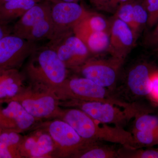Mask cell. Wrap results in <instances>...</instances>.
<instances>
[{
	"label": "cell",
	"mask_w": 158,
	"mask_h": 158,
	"mask_svg": "<svg viewBox=\"0 0 158 158\" xmlns=\"http://www.w3.org/2000/svg\"><path fill=\"white\" fill-rule=\"evenodd\" d=\"M55 151L52 139L42 128L24 136L19 146L22 158H54Z\"/></svg>",
	"instance_id": "5bb4252c"
},
{
	"label": "cell",
	"mask_w": 158,
	"mask_h": 158,
	"mask_svg": "<svg viewBox=\"0 0 158 158\" xmlns=\"http://www.w3.org/2000/svg\"><path fill=\"white\" fill-rule=\"evenodd\" d=\"M10 1H11V0H0V5H2V4H4V3Z\"/></svg>",
	"instance_id": "e575fe53"
},
{
	"label": "cell",
	"mask_w": 158,
	"mask_h": 158,
	"mask_svg": "<svg viewBox=\"0 0 158 158\" xmlns=\"http://www.w3.org/2000/svg\"><path fill=\"white\" fill-rule=\"evenodd\" d=\"M147 41L148 44L149 45H158V23L155 30L148 36Z\"/></svg>",
	"instance_id": "4dcf8cb0"
},
{
	"label": "cell",
	"mask_w": 158,
	"mask_h": 158,
	"mask_svg": "<svg viewBox=\"0 0 158 158\" xmlns=\"http://www.w3.org/2000/svg\"><path fill=\"white\" fill-rule=\"evenodd\" d=\"M123 62L113 57L108 59L89 58L75 70L84 77L112 91Z\"/></svg>",
	"instance_id": "ba28073f"
},
{
	"label": "cell",
	"mask_w": 158,
	"mask_h": 158,
	"mask_svg": "<svg viewBox=\"0 0 158 158\" xmlns=\"http://www.w3.org/2000/svg\"><path fill=\"white\" fill-rule=\"evenodd\" d=\"M5 108L0 109V128L22 133L35 126L39 119L29 114L18 102L9 101Z\"/></svg>",
	"instance_id": "4fadbf2b"
},
{
	"label": "cell",
	"mask_w": 158,
	"mask_h": 158,
	"mask_svg": "<svg viewBox=\"0 0 158 158\" xmlns=\"http://www.w3.org/2000/svg\"><path fill=\"white\" fill-rule=\"evenodd\" d=\"M119 158H158L157 149H138L123 146L119 149Z\"/></svg>",
	"instance_id": "603a6c76"
},
{
	"label": "cell",
	"mask_w": 158,
	"mask_h": 158,
	"mask_svg": "<svg viewBox=\"0 0 158 158\" xmlns=\"http://www.w3.org/2000/svg\"><path fill=\"white\" fill-rule=\"evenodd\" d=\"M9 101L18 102L29 114L40 120L57 118L61 109L59 98L53 92L31 85L13 97L1 101L0 103Z\"/></svg>",
	"instance_id": "8992f818"
},
{
	"label": "cell",
	"mask_w": 158,
	"mask_h": 158,
	"mask_svg": "<svg viewBox=\"0 0 158 158\" xmlns=\"http://www.w3.org/2000/svg\"><path fill=\"white\" fill-rule=\"evenodd\" d=\"M110 24L102 15L89 11L75 27L93 31H109ZM74 29V28H73Z\"/></svg>",
	"instance_id": "ffe728a7"
},
{
	"label": "cell",
	"mask_w": 158,
	"mask_h": 158,
	"mask_svg": "<svg viewBox=\"0 0 158 158\" xmlns=\"http://www.w3.org/2000/svg\"><path fill=\"white\" fill-rule=\"evenodd\" d=\"M60 106L79 109L97 121L123 128L138 113L145 112L139 108L121 107L108 102L72 99L61 101Z\"/></svg>",
	"instance_id": "5b68a950"
},
{
	"label": "cell",
	"mask_w": 158,
	"mask_h": 158,
	"mask_svg": "<svg viewBox=\"0 0 158 158\" xmlns=\"http://www.w3.org/2000/svg\"><path fill=\"white\" fill-rule=\"evenodd\" d=\"M37 47L12 33L6 35L0 40V69H19Z\"/></svg>",
	"instance_id": "9c48e42d"
},
{
	"label": "cell",
	"mask_w": 158,
	"mask_h": 158,
	"mask_svg": "<svg viewBox=\"0 0 158 158\" xmlns=\"http://www.w3.org/2000/svg\"><path fill=\"white\" fill-rule=\"evenodd\" d=\"M24 74L19 69H0V101L13 97L26 86Z\"/></svg>",
	"instance_id": "2e32d148"
},
{
	"label": "cell",
	"mask_w": 158,
	"mask_h": 158,
	"mask_svg": "<svg viewBox=\"0 0 158 158\" xmlns=\"http://www.w3.org/2000/svg\"><path fill=\"white\" fill-rule=\"evenodd\" d=\"M68 69L47 45L36 48L27 60L23 73L32 86L53 92L67 78Z\"/></svg>",
	"instance_id": "7a4b0ae2"
},
{
	"label": "cell",
	"mask_w": 158,
	"mask_h": 158,
	"mask_svg": "<svg viewBox=\"0 0 158 158\" xmlns=\"http://www.w3.org/2000/svg\"><path fill=\"white\" fill-rule=\"evenodd\" d=\"M48 43L68 69L76 70L90 56L88 49L73 31L62 34Z\"/></svg>",
	"instance_id": "30bf717a"
},
{
	"label": "cell",
	"mask_w": 158,
	"mask_h": 158,
	"mask_svg": "<svg viewBox=\"0 0 158 158\" xmlns=\"http://www.w3.org/2000/svg\"><path fill=\"white\" fill-rule=\"evenodd\" d=\"M95 141L86 146L77 154L74 158H119V149L112 146Z\"/></svg>",
	"instance_id": "d6986e66"
},
{
	"label": "cell",
	"mask_w": 158,
	"mask_h": 158,
	"mask_svg": "<svg viewBox=\"0 0 158 158\" xmlns=\"http://www.w3.org/2000/svg\"><path fill=\"white\" fill-rule=\"evenodd\" d=\"M143 5L148 13V25L152 27L158 23V0H144Z\"/></svg>",
	"instance_id": "4316f807"
},
{
	"label": "cell",
	"mask_w": 158,
	"mask_h": 158,
	"mask_svg": "<svg viewBox=\"0 0 158 158\" xmlns=\"http://www.w3.org/2000/svg\"><path fill=\"white\" fill-rule=\"evenodd\" d=\"M134 2L135 0H133L128 2L125 3L120 6L115 13V17L127 24L129 26L133 31L134 28Z\"/></svg>",
	"instance_id": "d4e9b609"
},
{
	"label": "cell",
	"mask_w": 158,
	"mask_h": 158,
	"mask_svg": "<svg viewBox=\"0 0 158 158\" xmlns=\"http://www.w3.org/2000/svg\"><path fill=\"white\" fill-rule=\"evenodd\" d=\"M51 3L43 1L29 9L12 26V34L37 43L50 40L52 33Z\"/></svg>",
	"instance_id": "277c9868"
},
{
	"label": "cell",
	"mask_w": 158,
	"mask_h": 158,
	"mask_svg": "<svg viewBox=\"0 0 158 158\" xmlns=\"http://www.w3.org/2000/svg\"><path fill=\"white\" fill-rule=\"evenodd\" d=\"M46 0H11L0 5V23L9 25L37 3Z\"/></svg>",
	"instance_id": "ac0fdd59"
},
{
	"label": "cell",
	"mask_w": 158,
	"mask_h": 158,
	"mask_svg": "<svg viewBox=\"0 0 158 158\" xmlns=\"http://www.w3.org/2000/svg\"><path fill=\"white\" fill-rule=\"evenodd\" d=\"M89 1H90L91 4H93L94 6H95L97 4H98V3L99 2L100 0H89Z\"/></svg>",
	"instance_id": "836d02e7"
},
{
	"label": "cell",
	"mask_w": 158,
	"mask_h": 158,
	"mask_svg": "<svg viewBox=\"0 0 158 158\" xmlns=\"http://www.w3.org/2000/svg\"><path fill=\"white\" fill-rule=\"evenodd\" d=\"M59 101L79 100L110 103L121 107H136L135 105L120 100L112 91L84 77L67 78L53 91Z\"/></svg>",
	"instance_id": "3957f363"
},
{
	"label": "cell",
	"mask_w": 158,
	"mask_h": 158,
	"mask_svg": "<svg viewBox=\"0 0 158 158\" xmlns=\"http://www.w3.org/2000/svg\"><path fill=\"white\" fill-rule=\"evenodd\" d=\"M73 32L83 41L90 54H98L107 50L109 31L97 32L75 27Z\"/></svg>",
	"instance_id": "e0dca14e"
},
{
	"label": "cell",
	"mask_w": 158,
	"mask_h": 158,
	"mask_svg": "<svg viewBox=\"0 0 158 158\" xmlns=\"http://www.w3.org/2000/svg\"><path fill=\"white\" fill-rule=\"evenodd\" d=\"M2 131V129H1V128H0V133H1V131Z\"/></svg>",
	"instance_id": "d590c367"
},
{
	"label": "cell",
	"mask_w": 158,
	"mask_h": 158,
	"mask_svg": "<svg viewBox=\"0 0 158 158\" xmlns=\"http://www.w3.org/2000/svg\"><path fill=\"white\" fill-rule=\"evenodd\" d=\"M149 88V96L158 103V71L152 73L150 77Z\"/></svg>",
	"instance_id": "f546056e"
},
{
	"label": "cell",
	"mask_w": 158,
	"mask_h": 158,
	"mask_svg": "<svg viewBox=\"0 0 158 158\" xmlns=\"http://www.w3.org/2000/svg\"><path fill=\"white\" fill-rule=\"evenodd\" d=\"M40 128L48 133L55 144L54 158H74L80 151L95 141L82 138L67 123L54 118L44 123Z\"/></svg>",
	"instance_id": "52a82bcc"
},
{
	"label": "cell",
	"mask_w": 158,
	"mask_h": 158,
	"mask_svg": "<svg viewBox=\"0 0 158 158\" xmlns=\"http://www.w3.org/2000/svg\"><path fill=\"white\" fill-rule=\"evenodd\" d=\"M134 130L148 131L158 130V116L150 115L148 112H140L135 116Z\"/></svg>",
	"instance_id": "44dd1931"
},
{
	"label": "cell",
	"mask_w": 158,
	"mask_h": 158,
	"mask_svg": "<svg viewBox=\"0 0 158 158\" xmlns=\"http://www.w3.org/2000/svg\"><path fill=\"white\" fill-rule=\"evenodd\" d=\"M109 36L108 52L112 57L124 61L137 40L132 30L115 17L110 23Z\"/></svg>",
	"instance_id": "7c38bea8"
},
{
	"label": "cell",
	"mask_w": 158,
	"mask_h": 158,
	"mask_svg": "<svg viewBox=\"0 0 158 158\" xmlns=\"http://www.w3.org/2000/svg\"><path fill=\"white\" fill-rule=\"evenodd\" d=\"M58 118L68 123L82 138L90 141H106L136 148L132 134L123 128L111 126L94 119L76 108L61 109Z\"/></svg>",
	"instance_id": "6da1fadb"
},
{
	"label": "cell",
	"mask_w": 158,
	"mask_h": 158,
	"mask_svg": "<svg viewBox=\"0 0 158 158\" xmlns=\"http://www.w3.org/2000/svg\"><path fill=\"white\" fill-rule=\"evenodd\" d=\"M50 2L52 33L49 40L65 33L73 31L75 27L89 11L78 3L56 0Z\"/></svg>",
	"instance_id": "8fae6325"
},
{
	"label": "cell",
	"mask_w": 158,
	"mask_h": 158,
	"mask_svg": "<svg viewBox=\"0 0 158 158\" xmlns=\"http://www.w3.org/2000/svg\"></svg>",
	"instance_id": "8d00e7d4"
},
{
	"label": "cell",
	"mask_w": 158,
	"mask_h": 158,
	"mask_svg": "<svg viewBox=\"0 0 158 158\" xmlns=\"http://www.w3.org/2000/svg\"><path fill=\"white\" fill-rule=\"evenodd\" d=\"M132 135L136 148L158 145V130L148 131L133 130Z\"/></svg>",
	"instance_id": "7402d4cb"
},
{
	"label": "cell",
	"mask_w": 158,
	"mask_h": 158,
	"mask_svg": "<svg viewBox=\"0 0 158 158\" xmlns=\"http://www.w3.org/2000/svg\"><path fill=\"white\" fill-rule=\"evenodd\" d=\"M23 137L20 133L10 130H2L0 133V141L19 150V146Z\"/></svg>",
	"instance_id": "484cf974"
},
{
	"label": "cell",
	"mask_w": 158,
	"mask_h": 158,
	"mask_svg": "<svg viewBox=\"0 0 158 158\" xmlns=\"http://www.w3.org/2000/svg\"><path fill=\"white\" fill-rule=\"evenodd\" d=\"M152 72L148 65L144 63L136 64L130 69L126 81L129 92L136 97L149 96V79Z\"/></svg>",
	"instance_id": "9a60e30c"
},
{
	"label": "cell",
	"mask_w": 158,
	"mask_h": 158,
	"mask_svg": "<svg viewBox=\"0 0 158 158\" xmlns=\"http://www.w3.org/2000/svg\"><path fill=\"white\" fill-rule=\"evenodd\" d=\"M50 1L52 0H47ZM56 1H62V2H77L78 3L81 0H56Z\"/></svg>",
	"instance_id": "d6a6232c"
},
{
	"label": "cell",
	"mask_w": 158,
	"mask_h": 158,
	"mask_svg": "<svg viewBox=\"0 0 158 158\" xmlns=\"http://www.w3.org/2000/svg\"><path fill=\"white\" fill-rule=\"evenodd\" d=\"M0 158H22L19 150L0 141Z\"/></svg>",
	"instance_id": "f1b7e54d"
},
{
	"label": "cell",
	"mask_w": 158,
	"mask_h": 158,
	"mask_svg": "<svg viewBox=\"0 0 158 158\" xmlns=\"http://www.w3.org/2000/svg\"><path fill=\"white\" fill-rule=\"evenodd\" d=\"M133 0H100L95 7L100 10L114 13L122 5Z\"/></svg>",
	"instance_id": "83f0119b"
},
{
	"label": "cell",
	"mask_w": 158,
	"mask_h": 158,
	"mask_svg": "<svg viewBox=\"0 0 158 158\" xmlns=\"http://www.w3.org/2000/svg\"><path fill=\"white\" fill-rule=\"evenodd\" d=\"M148 13L143 4H140L135 1L134 7V34L137 37L138 34L143 27L147 23Z\"/></svg>",
	"instance_id": "cb8c5ba5"
},
{
	"label": "cell",
	"mask_w": 158,
	"mask_h": 158,
	"mask_svg": "<svg viewBox=\"0 0 158 158\" xmlns=\"http://www.w3.org/2000/svg\"><path fill=\"white\" fill-rule=\"evenodd\" d=\"M0 109H1V108H0Z\"/></svg>",
	"instance_id": "74e56055"
},
{
	"label": "cell",
	"mask_w": 158,
	"mask_h": 158,
	"mask_svg": "<svg viewBox=\"0 0 158 158\" xmlns=\"http://www.w3.org/2000/svg\"><path fill=\"white\" fill-rule=\"evenodd\" d=\"M12 33V26L5 25L0 23V40L6 35Z\"/></svg>",
	"instance_id": "1f68e13d"
}]
</instances>
